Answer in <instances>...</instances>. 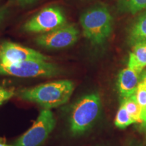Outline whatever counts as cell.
Returning <instances> with one entry per match:
<instances>
[{"label": "cell", "mask_w": 146, "mask_h": 146, "mask_svg": "<svg viewBox=\"0 0 146 146\" xmlns=\"http://www.w3.org/2000/svg\"><path fill=\"white\" fill-rule=\"evenodd\" d=\"M14 96H15V92L14 90L5 89L0 86V106L10 100Z\"/></svg>", "instance_id": "obj_16"}, {"label": "cell", "mask_w": 146, "mask_h": 146, "mask_svg": "<svg viewBox=\"0 0 146 146\" xmlns=\"http://www.w3.org/2000/svg\"><path fill=\"white\" fill-rule=\"evenodd\" d=\"M56 119L51 110L43 109L31 127L16 140L14 146H41L54 131Z\"/></svg>", "instance_id": "obj_5"}, {"label": "cell", "mask_w": 146, "mask_h": 146, "mask_svg": "<svg viewBox=\"0 0 146 146\" xmlns=\"http://www.w3.org/2000/svg\"><path fill=\"white\" fill-rule=\"evenodd\" d=\"M135 123L130 115L127 111V110L123 104H120V108L116 113V117L114 119V125L119 129H125L129 125Z\"/></svg>", "instance_id": "obj_14"}, {"label": "cell", "mask_w": 146, "mask_h": 146, "mask_svg": "<svg viewBox=\"0 0 146 146\" xmlns=\"http://www.w3.org/2000/svg\"><path fill=\"white\" fill-rule=\"evenodd\" d=\"M0 142H2V143H5V139L4 138L0 137Z\"/></svg>", "instance_id": "obj_22"}, {"label": "cell", "mask_w": 146, "mask_h": 146, "mask_svg": "<svg viewBox=\"0 0 146 146\" xmlns=\"http://www.w3.org/2000/svg\"><path fill=\"white\" fill-rule=\"evenodd\" d=\"M5 10L3 8H0V24L3 21L5 16Z\"/></svg>", "instance_id": "obj_19"}, {"label": "cell", "mask_w": 146, "mask_h": 146, "mask_svg": "<svg viewBox=\"0 0 146 146\" xmlns=\"http://www.w3.org/2000/svg\"><path fill=\"white\" fill-rule=\"evenodd\" d=\"M127 42L131 46L146 43V10L131 25L127 33Z\"/></svg>", "instance_id": "obj_10"}, {"label": "cell", "mask_w": 146, "mask_h": 146, "mask_svg": "<svg viewBox=\"0 0 146 146\" xmlns=\"http://www.w3.org/2000/svg\"><path fill=\"white\" fill-rule=\"evenodd\" d=\"M66 24V18L64 11L58 6L45 8L33 16L23 29L29 33H46Z\"/></svg>", "instance_id": "obj_6"}, {"label": "cell", "mask_w": 146, "mask_h": 146, "mask_svg": "<svg viewBox=\"0 0 146 146\" xmlns=\"http://www.w3.org/2000/svg\"><path fill=\"white\" fill-rule=\"evenodd\" d=\"M102 101L100 95H84L70 108L68 117V129L74 137L81 136L91 129L100 116Z\"/></svg>", "instance_id": "obj_2"}, {"label": "cell", "mask_w": 146, "mask_h": 146, "mask_svg": "<svg viewBox=\"0 0 146 146\" xmlns=\"http://www.w3.org/2000/svg\"><path fill=\"white\" fill-rule=\"evenodd\" d=\"M18 2L21 5H29L32 4L36 1H39V0H17Z\"/></svg>", "instance_id": "obj_17"}, {"label": "cell", "mask_w": 146, "mask_h": 146, "mask_svg": "<svg viewBox=\"0 0 146 146\" xmlns=\"http://www.w3.org/2000/svg\"><path fill=\"white\" fill-rule=\"evenodd\" d=\"M120 104L125 106L131 118L134 120L135 123H141V108L137 100L135 94L129 98L122 99Z\"/></svg>", "instance_id": "obj_13"}, {"label": "cell", "mask_w": 146, "mask_h": 146, "mask_svg": "<svg viewBox=\"0 0 146 146\" xmlns=\"http://www.w3.org/2000/svg\"><path fill=\"white\" fill-rule=\"evenodd\" d=\"M116 5L122 13L135 14L146 10V0H116Z\"/></svg>", "instance_id": "obj_12"}, {"label": "cell", "mask_w": 146, "mask_h": 146, "mask_svg": "<svg viewBox=\"0 0 146 146\" xmlns=\"http://www.w3.org/2000/svg\"><path fill=\"white\" fill-rule=\"evenodd\" d=\"M141 82H143L145 84H146V71L142 73L141 74Z\"/></svg>", "instance_id": "obj_20"}, {"label": "cell", "mask_w": 146, "mask_h": 146, "mask_svg": "<svg viewBox=\"0 0 146 146\" xmlns=\"http://www.w3.org/2000/svg\"><path fill=\"white\" fill-rule=\"evenodd\" d=\"M139 74L129 66L120 71L116 86L121 100L135 94L140 83Z\"/></svg>", "instance_id": "obj_9"}, {"label": "cell", "mask_w": 146, "mask_h": 146, "mask_svg": "<svg viewBox=\"0 0 146 146\" xmlns=\"http://www.w3.org/2000/svg\"><path fill=\"white\" fill-rule=\"evenodd\" d=\"M133 47L127 66L140 73L146 66V43H138Z\"/></svg>", "instance_id": "obj_11"}, {"label": "cell", "mask_w": 146, "mask_h": 146, "mask_svg": "<svg viewBox=\"0 0 146 146\" xmlns=\"http://www.w3.org/2000/svg\"><path fill=\"white\" fill-rule=\"evenodd\" d=\"M142 122L141 124V127L142 129H144V130H146V114H145V116L142 118Z\"/></svg>", "instance_id": "obj_18"}, {"label": "cell", "mask_w": 146, "mask_h": 146, "mask_svg": "<svg viewBox=\"0 0 146 146\" xmlns=\"http://www.w3.org/2000/svg\"><path fill=\"white\" fill-rule=\"evenodd\" d=\"M80 24L84 36L94 45H102L112 34L113 17L104 4H96L81 14Z\"/></svg>", "instance_id": "obj_3"}, {"label": "cell", "mask_w": 146, "mask_h": 146, "mask_svg": "<svg viewBox=\"0 0 146 146\" xmlns=\"http://www.w3.org/2000/svg\"><path fill=\"white\" fill-rule=\"evenodd\" d=\"M78 37L79 31L77 27L66 23L52 31L41 34L35 39V43L48 50H60L74 45Z\"/></svg>", "instance_id": "obj_7"}, {"label": "cell", "mask_w": 146, "mask_h": 146, "mask_svg": "<svg viewBox=\"0 0 146 146\" xmlns=\"http://www.w3.org/2000/svg\"><path fill=\"white\" fill-rule=\"evenodd\" d=\"M74 83L67 79L42 83L18 89L15 96L23 101L35 104L43 109L51 110L65 104L70 100Z\"/></svg>", "instance_id": "obj_1"}, {"label": "cell", "mask_w": 146, "mask_h": 146, "mask_svg": "<svg viewBox=\"0 0 146 146\" xmlns=\"http://www.w3.org/2000/svg\"><path fill=\"white\" fill-rule=\"evenodd\" d=\"M135 95L139 105L141 108V118L142 119V118L146 114V84L141 81L140 82L138 85V88L135 93Z\"/></svg>", "instance_id": "obj_15"}, {"label": "cell", "mask_w": 146, "mask_h": 146, "mask_svg": "<svg viewBox=\"0 0 146 146\" xmlns=\"http://www.w3.org/2000/svg\"><path fill=\"white\" fill-rule=\"evenodd\" d=\"M0 146H14V145H8L5 143H2V142H0Z\"/></svg>", "instance_id": "obj_21"}, {"label": "cell", "mask_w": 146, "mask_h": 146, "mask_svg": "<svg viewBox=\"0 0 146 146\" xmlns=\"http://www.w3.org/2000/svg\"><path fill=\"white\" fill-rule=\"evenodd\" d=\"M58 64L50 61H29L20 63L0 62V76L19 78H50L62 74Z\"/></svg>", "instance_id": "obj_4"}, {"label": "cell", "mask_w": 146, "mask_h": 146, "mask_svg": "<svg viewBox=\"0 0 146 146\" xmlns=\"http://www.w3.org/2000/svg\"><path fill=\"white\" fill-rule=\"evenodd\" d=\"M51 58L41 52L11 41H3L0 45V62L20 63L29 61H50Z\"/></svg>", "instance_id": "obj_8"}]
</instances>
